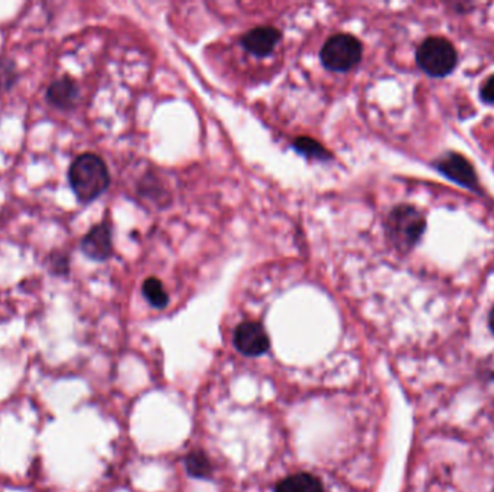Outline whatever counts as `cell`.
<instances>
[{"instance_id": "5b68a950", "label": "cell", "mask_w": 494, "mask_h": 492, "mask_svg": "<svg viewBox=\"0 0 494 492\" xmlns=\"http://www.w3.org/2000/svg\"><path fill=\"white\" fill-rule=\"evenodd\" d=\"M433 166L452 182L458 183L470 191H480L479 176L475 173L474 166L460 153H445Z\"/></svg>"}, {"instance_id": "52a82bcc", "label": "cell", "mask_w": 494, "mask_h": 492, "mask_svg": "<svg viewBox=\"0 0 494 492\" xmlns=\"http://www.w3.org/2000/svg\"><path fill=\"white\" fill-rule=\"evenodd\" d=\"M81 252L85 253L88 259L96 262H104L113 253V243H111V230L106 222L93 227L80 243Z\"/></svg>"}, {"instance_id": "8fae6325", "label": "cell", "mask_w": 494, "mask_h": 492, "mask_svg": "<svg viewBox=\"0 0 494 492\" xmlns=\"http://www.w3.org/2000/svg\"><path fill=\"white\" fill-rule=\"evenodd\" d=\"M142 292L146 301L150 302V305L154 306V308L162 310V308L168 305V294L165 292L164 285H162L159 278H146L145 283H143Z\"/></svg>"}, {"instance_id": "5bb4252c", "label": "cell", "mask_w": 494, "mask_h": 492, "mask_svg": "<svg viewBox=\"0 0 494 492\" xmlns=\"http://www.w3.org/2000/svg\"><path fill=\"white\" fill-rule=\"evenodd\" d=\"M294 148L305 157H314V159H320V161H327L329 157L327 149H324L319 141H312L311 138L296 139Z\"/></svg>"}, {"instance_id": "7c38bea8", "label": "cell", "mask_w": 494, "mask_h": 492, "mask_svg": "<svg viewBox=\"0 0 494 492\" xmlns=\"http://www.w3.org/2000/svg\"><path fill=\"white\" fill-rule=\"evenodd\" d=\"M187 471L191 477L207 478L211 473V464L206 455L201 452H192L187 456Z\"/></svg>"}, {"instance_id": "ba28073f", "label": "cell", "mask_w": 494, "mask_h": 492, "mask_svg": "<svg viewBox=\"0 0 494 492\" xmlns=\"http://www.w3.org/2000/svg\"><path fill=\"white\" fill-rule=\"evenodd\" d=\"M280 41V32L273 27L255 28L242 38V45L247 52L256 57L271 54Z\"/></svg>"}, {"instance_id": "8992f818", "label": "cell", "mask_w": 494, "mask_h": 492, "mask_svg": "<svg viewBox=\"0 0 494 492\" xmlns=\"http://www.w3.org/2000/svg\"><path fill=\"white\" fill-rule=\"evenodd\" d=\"M234 347L246 357H259L268 351L269 336L259 322H243L234 331Z\"/></svg>"}, {"instance_id": "2e32d148", "label": "cell", "mask_w": 494, "mask_h": 492, "mask_svg": "<svg viewBox=\"0 0 494 492\" xmlns=\"http://www.w3.org/2000/svg\"><path fill=\"white\" fill-rule=\"evenodd\" d=\"M489 327H490L491 332L494 334V306L493 310L490 311V315H489Z\"/></svg>"}, {"instance_id": "7a4b0ae2", "label": "cell", "mask_w": 494, "mask_h": 492, "mask_svg": "<svg viewBox=\"0 0 494 492\" xmlns=\"http://www.w3.org/2000/svg\"><path fill=\"white\" fill-rule=\"evenodd\" d=\"M426 220L421 211L412 206H398L387 215L385 222L389 243L399 253H409L425 233Z\"/></svg>"}, {"instance_id": "3957f363", "label": "cell", "mask_w": 494, "mask_h": 492, "mask_svg": "<svg viewBox=\"0 0 494 492\" xmlns=\"http://www.w3.org/2000/svg\"><path fill=\"white\" fill-rule=\"evenodd\" d=\"M417 64L433 78L449 76L458 64V52L449 39L429 36L417 50Z\"/></svg>"}, {"instance_id": "30bf717a", "label": "cell", "mask_w": 494, "mask_h": 492, "mask_svg": "<svg viewBox=\"0 0 494 492\" xmlns=\"http://www.w3.org/2000/svg\"><path fill=\"white\" fill-rule=\"evenodd\" d=\"M275 492H324L319 478L308 472L294 473L276 485Z\"/></svg>"}, {"instance_id": "4fadbf2b", "label": "cell", "mask_w": 494, "mask_h": 492, "mask_svg": "<svg viewBox=\"0 0 494 492\" xmlns=\"http://www.w3.org/2000/svg\"><path fill=\"white\" fill-rule=\"evenodd\" d=\"M18 69L11 58L0 57V93L9 92L18 81Z\"/></svg>"}, {"instance_id": "277c9868", "label": "cell", "mask_w": 494, "mask_h": 492, "mask_svg": "<svg viewBox=\"0 0 494 492\" xmlns=\"http://www.w3.org/2000/svg\"><path fill=\"white\" fill-rule=\"evenodd\" d=\"M363 46L360 41L350 34H337L322 46L321 62L327 69L345 73L361 61Z\"/></svg>"}, {"instance_id": "9c48e42d", "label": "cell", "mask_w": 494, "mask_h": 492, "mask_svg": "<svg viewBox=\"0 0 494 492\" xmlns=\"http://www.w3.org/2000/svg\"><path fill=\"white\" fill-rule=\"evenodd\" d=\"M78 97H80V90H78L77 83L71 80L69 77L58 78L46 90L48 103L53 104L60 110L73 109L77 104Z\"/></svg>"}, {"instance_id": "6da1fadb", "label": "cell", "mask_w": 494, "mask_h": 492, "mask_svg": "<svg viewBox=\"0 0 494 492\" xmlns=\"http://www.w3.org/2000/svg\"><path fill=\"white\" fill-rule=\"evenodd\" d=\"M69 181L78 201L88 204L108 191L110 175L101 157L83 153L69 166Z\"/></svg>"}, {"instance_id": "9a60e30c", "label": "cell", "mask_w": 494, "mask_h": 492, "mask_svg": "<svg viewBox=\"0 0 494 492\" xmlns=\"http://www.w3.org/2000/svg\"><path fill=\"white\" fill-rule=\"evenodd\" d=\"M480 99L489 106H494V76L489 77L480 87Z\"/></svg>"}]
</instances>
